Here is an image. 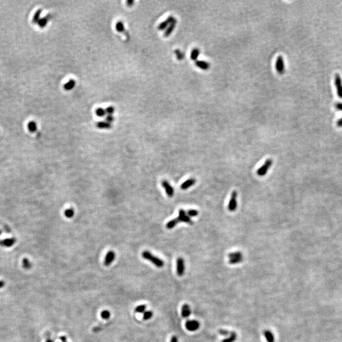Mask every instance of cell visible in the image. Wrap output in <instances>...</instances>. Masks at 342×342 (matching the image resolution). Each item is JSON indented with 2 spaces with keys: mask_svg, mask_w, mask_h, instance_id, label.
I'll list each match as a JSON object with an SVG mask.
<instances>
[{
  "mask_svg": "<svg viewBox=\"0 0 342 342\" xmlns=\"http://www.w3.org/2000/svg\"><path fill=\"white\" fill-rule=\"evenodd\" d=\"M142 257L145 259L150 261V262H151L154 265H155L156 267H157L158 268H161L163 267L164 262L162 259L158 258V257L152 254V253L149 251L145 250L144 252H143Z\"/></svg>",
  "mask_w": 342,
  "mask_h": 342,
  "instance_id": "1",
  "label": "cell"
},
{
  "mask_svg": "<svg viewBox=\"0 0 342 342\" xmlns=\"http://www.w3.org/2000/svg\"><path fill=\"white\" fill-rule=\"evenodd\" d=\"M272 164V160L271 159H267L265 163L257 171V174L259 176H265L271 167Z\"/></svg>",
  "mask_w": 342,
  "mask_h": 342,
  "instance_id": "2",
  "label": "cell"
},
{
  "mask_svg": "<svg viewBox=\"0 0 342 342\" xmlns=\"http://www.w3.org/2000/svg\"><path fill=\"white\" fill-rule=\"evenodd\" d=\"M176 272L179 276H183L185 272V262L182 257H178L176 260Z\"/></svg>",
  "mask_w": 342,
  "mask_h": 342,
  "instance_id": "3",
  "label": "cell"
},
{
  "mask_svg": "<svg viewBox=\"0 0 342 342\" xmlns=\"http://www.w3.org/2000/svg\"><path fill=\"white\" fill-rule=\"evenodd\" d=\"M237 192L236 191H233L231 193V199L229 200V204H228L227 209L230 212H234L237 208Z\"/></svg>",
  "mask_w": 342,
  "mask_h": 342,
  "instance_id": "4",
  "label": "cell"
},
{
  "mask_svg": "<svg viewBox=\"0 0 342 342\" xmlns=\"http://www.w3.org/2000/svg\"><path fill=\"white\" fill-rule=\"evenodd\" d=\"M200 323L196 320H188L185 323V327L189 331H195L199 329Z\"/></svg>",
  "mask_w": 342,
  "mask_h": 342,
  "instance_id": "5",
  "label": "cell"
},
{
  "mask_svg": "<svg viewBox=\"0 0 342 342\" xmlns=\"http://www.w3.org/2000/svg\"><path fill=\"white\" fill-rule=\"evenodd\" d=\"M178 219L179 222H184L186 223L189 224H193V222L188 215H186V212L183 209H180L179 211V216L177 217Z\"/></svg>",
  "mask_w": 342,
  "mask_h": 342,
  "instance_id": "6",
  "label": "cell"
},
{
  "mask_svg": "<svg viewBox=\"0 0 342 342\" xmlns=\"http://www.w3.org/2000/svg\"><path fill=\"white\" fill-rule=\"evenodd\" d=\"M335 84L336 88L337 94L340 98H342V80L340 75L336 74L335 77Z\"/></svg>",
  "mask_w": 342,
  "mask_h": 342,
  "instance_id": "7",
  "label": "cell"
},
{
  "mask_svg": "<svg viewBox=\"0 0 342 342\" xmlns=\"http://www.w3.org/2000/svg\"><path fill=\"white\" fill-rule=\"evenodd\" d=\"M172 23H177V20L174 17L171 16L169 17H168L166 20L163 21V22L160 23L158 25V29L159 30H163V29L168 27Z\"/></svg>",
  "mask_w": 342,
  "mask_h": 342,
  "instance_id": "8",
  "label": "cell"
},
{
  "mask_svg": "<svg viewBox=\"0 0 342 342\" xmlns=\"http://www.w3.org/2000/svg\"><path fill=\"white\" fill-rule=\"evenodd\" d=\"M115 259V253L113 251H109L105 255L104 259V265L105 266H109Z\"/></svg>",
  "mask_w": 342,
  "mask_h": 342,
  "instance_id": "9",
  "label": "cell"
},
{
  "mask_svg": "<svg viewBox=\"0 0 342 342\" xmlns=\"http://www.w3.org/2000/svg\"><path fill=\"white\" fill-rule=\"evenodd\" d=\"M276 69L277 72L280 74L285 72V63L281 56L278 57L276 63Z\"/></svg>",
  "mask_w": 342,
  "mask_h": 342,
  "instance_id": "10",
  "label": "cell"
},
{
  "mask_svg": "<svg viewBox=\"0 0 342 342\" xmlns=\"http://www.w3.org/2000/svg\"><path fill=\"white\" fill-rule=\"evenodd\" d=\"M162 186L163 187L165 191H166V194L168 196L172 197L173 196H174V189H173L172 186L169 184V183H168L167 181L164 180V181H162Z\"/></svg>",
  "mask_w": 342,
  "mask_h": 342,
  "instance_id": "11",
  "label": "cell"
},
{
  "mask_svg": "<svg viewBox=\"0 0 342 342\" xmlns=\"http://www.w3.org/2000/svg\"><path fill=\"white\" fill-rule=\"evenodd\" d=\"M191 315V308L187 303H185L181 307V315L183 318H188Z\"/></svg>",
  "mask_w": 342,
  "mask_h": 342,
  "instance_id": "12",
  "label": "cell"
},
{
  "mask_svg": "<svg viewBox=\"0 0 342 342\" xmlns=\"http://www.w3.org/2000/svg\"><path fill=\"white\" fill-rule=\"evenodd\" d=\"M16 242V239L14 238H7L3 240H0V246L10 247H12Z\"/></svg>",
  "mask_w": 342,
  "mask_h": 342,
  "instance_id": "13",
  "label": "cell"
},
{
  "mask_svg": "<svg viewBox=\"0 0 342 342\" xmlns=\"http://www.w3.org/2000/svg\"><path fill=\"white\" fill-rule=\"evenodd\" d=\"M195 183H196L195 179L190 178L186 181H185L181 185V189H183V190L187 189L189 187H191V186H192L195 184Z\"/></svg>",
  "mask_w": 342,
  "mask_h": 342,
  "instance_id": "14",
  "label": "cell"
},
{
  "mask_svg": "<svg viewBox=\"0 0 342 342\" xmlns=\"http://www.w3.org/2000/svg\"><path fill=\"white\" fill-rule=\"evenodd\" d=\"M264 335L267 342H275V338H274L273 333L270 330L265 329L264 331Z\"/></svg>",
  "mask_w": 342,
  "mask_h": 342,
  "instance_id": "15",
  "label": "cell"
},
{
  "mask_svg": "<svg viewBox=\"0 0 342 342\" xmlns=\"http://www.w3.org/2000/svg\"><path fill=\"white\" fill-rule=\"evenodd\" d=\"M195 64L198 67H199L202 70H208L210 68V64L205 61L196 60Z\"/></svg>",
  "mask_w": 342,
  "mask_h": 342,
  "instance_id": "16",
  "label": "cell"
},
{
  "mask_svg": "<svg viewBox=\"0 0 342 342\" xmlns=\"http://www.w3.org/2000/svg\"><path fill=\"white\" fill-rule=\"evenodd\" d=\"M75 85V81L73 79H71V80H69L68 82H67L66 84H64L63 87H64L65 90L69 91V90H72V89L74 87Z\"/></svg>",
  "mask_w": 342,
  "mask_h": 342,
  "instance_id": "17",
  "label": "cell"
},
{
  "mask_svg": "<svg viewBox=\"0 0 342 342\" xmlns=\"http://www.w3.org/2000/svg\"><path fill=\"white\" fill-rule=\"evenodd\" d=\"M237 338V335L235 332L230 333L229 336L227 338L223 340L221 342H234Z\"/></svg>",
  "mask_w": 342,
  "mask_h": 342,
  "instance_id": "18",
  "label": "cell"
},
{
  "mask_svg": "<svg viewBox=\"0 0 342 342\" xmlns=\"http://www.w3.org/2000/svg\"><path fill=\"white\" fill-rule=\"evenodd\" d=\"M179 222L178 221V219L177 218H176L174 219H172V220H171L170 221H168L167 224H166V227L167 229H172V228H174L177 224H178Z\"/></svg>",
  "mask_w": 342,
  "mask_h": 342,
  "instance_id": "19",
  "label": "cell"
},
{
  "mask_svg": "<svg viewBox=\"0 0 342 342\" xmlns=\"http://www.w3.org/2000/svg\"><path fill=\"white\" fill-rule=\"evenodd\" d=\"M96 125L100 129H110L112 127L111 124L107 122H99Z\"/></svg>",
  "mask_w": 342,
  "mask_h": 342,
  "instance_id": "20",
  "label": "cell"
},
{
  "mask_svg": "<svg viewBox=\"0 0 342 342\" xmlns=\"http://www.w3.org/2000/svg\"><path fill=\"white\" fill-rule=\"evenodd\" d=\"M176 24V23H172V24H171L169 25V26H168L167 27V30L166 31V32H165V33H164V36H165L167 37V36H169L173 32V31H174V29H175Z\"/></svg>",
  "mask_w": 342,
  "mask_h": 342,
  "instance_id": "21",
  "label": "cell"
},
{
  "mask_svg": "<svg viewBox=\"0 0 342 342\" xmlns=\"http://www.w3.org/2000/svg\"><path fill=\"white\" fill-rule=\"evenodd\" d=\"M228 257H229V259H235V258H240V257H243V255H242V252H234L229 253V255H228Z\"/></svg>",
  "mask_w": 342,
  "mask_h": 342,
  "instance_id": "22",
  "label": "cell"
},
{
  "mask_svg": "<svg viewBox=\"0 0 342 342\" xmlns=\"http://www.w3.org/2000/svg\"><path fill=\"white\" fill-rule=\"evenodd\" d=\"M200 54V49L198 48H195L192 50L191 53V58L193 60H196Z\"/></svg>",
  "mask_w": 342,
  "mask_h": 342,
  "instance_id": "23",
  "label": "cell"
},
{
  "mask_svg": "<svg viewBox=\"0 0 342 342\" xmlns=\"http://www.w3.org/2000/svg\"><path fill=\"white\" fill-rule=\"evenodd\" d=\"M22 265H23V267L25 269L29 270L32 267V264L30 262V261L29 260V259L27 258H24L22 260Z\"/></svg>",
  "mask_w": 342,
  "mask_h": 342,
  "instance_id": "24",
  "label": "cell"
},
{
  "mask_svg": "<svg viewBox=\"0 0 342 342\" xmlns=\"http://www.w3.org/2000/svg\"><path fill=\"white\" fill-rule=\"evenodd\" d=\"M28 129L32 133H34L37 130V124L35 122L31 121L28 124Z\"/></svg>",
  "mask_w": 342,
  "mask_h": 342,
  "instance_id": "25",
  "label": "cell"
},
{
  "mask_svg": "<svg viewBox=\"0 0 342 342\" xmlns=\"http://www.w3.org/2000/svg\"><path fill=\"white\" fill-rule=\"evenodd\" d=\"M146 309V306L145 305H138L137 306L136 308H135L134 309V312H136V313H144L145 312V310Z\"/></svg>",
  "mask_w": 342,
  "mask_h": 342,
  "instance_id": "26",
  "label": "cell"
},
{
  "mask_svg": "<svg viewBox=\"0 0 342 342\" xmlns=\"http://www.w3.org/2000/svg\"><path fill=\"white\" fill-rule=\"evenodd\" d=\"M153 312L151 311V310H148V311H146L144 312V313H143V318L145 320H148V319H151L152 317H153Z\"/></svg>",
  "mask_w": 342,
  "mask_h": 342,
  "instance_id": "27",
  "label": "cell"
},
{
  "mask_svg": "<svg viewBox=\"0 0 342 342\" xmlns=\"http://www.w3.org/2000/svg\"><path fill=\"white\" fill-rule=\"evenodd\" d=\"M101 318H103L105 320L108 319L110 318V312L107 310H103L102 312H101Z\"/></svg>",
  "mask_w": 342,
  "mask_h": 342,
  "instance_id": "28",
  "label": "cell"
},
{
  "mask_svg": "<svg viewBox=\"0 0 342 342\" xmlns=\"http://www.w3.org/2000/svg\"><path fill=\"white\" fill-rule=\"evenodd\" d=\"M64 214L65 215V217H67V218H72L74 215V210L72 209H67L65 211Z\"/></svg>",
  "mask_w": 342,
  "mask_h": 342,
  "instance_id": "29",
  "label": "cell"
},
{
  "mask_svg": "<svg viewBox=\"0 0 342 342\" xmlns=\"http://www.w3.org/2000/svg\"><path fill=\"white\" fill-rule=\"evenodd\" d=\"M115 27H116V29H117L118 32H124V25L123 22H118L116 24Z\"/></svg>",
  "mask_w": 342,
  "mask_h": 342,
  "instance_id": "30",
  "label": "cell"
},
{
  "mask_svg": "<svg viewBox=\"0 0 342 342\" xmlns=\"http://www.w3.org/2000/svg\"><path fill=\"white\" fill-rule=\"evenodd\" d=\"M96 114L98 117H102L105 115V114H106V111H105V110H104L103 108H99L96 110Z\"/></svg>",
  "mask_w": 342,
  "mask_h": 342,
  "instance_id": "31",
  "label": "cell"
},
{
  "mask_svg": "<svg viewBox=\"0 0 342 342\" xmlns=\"http://www.w3.org/2000/svg\"><path fill=\"white\" fill-rule=\"evenodd\" d=\"M186 214L189 217H195L198 215V211L195 209H191L188 210Z\"/></svg>",
  "mask_w": 342,
  "mask_h": 342,
  "instance_id": "32",
  "label": "cell"
},
{
  "mask_svg": "<svg viewBox=\"0 0 342 342\" xmlns=\"http://www.w3.org/2000/svg\"><path fill=\"white\" fill-rule=\"evenodd\" d=\"M48 22V19L46 18H43V19H41L39 21H38V24H39V27H41V28L44 27L46 24H47Z\"/></svg>",
  "mask_w": 342,
  "mask_h": 342,
  "instance_id": "33",
  "label": "cell"
},
{
  "mask_svg": "<svg viewBox=\"0 0 342 342\" xmlns=\"http://www.w3.org/2000/svg\"><path fill=\"white\" fill-rule=\"evenodd\" d=\"M242 260H243V257H240V258L231 259L229 260V263L230 264H237L238 263H240Z\"/></svg>",
  "mask_w": 342,
  "mask_h": 342,
  "instance_id": "34",
  "label": "cell"
},
{
  "mask_svg": "<svg viewBox=\"0 0 342 342\" xmlns=\"http://www.w3.org/2000/svg\"><path fill=\"white\" fill-rule=\"evenodd\" d=\"M41 10H37L36 12V14H34V17H33V22H34V23L38 22V21L40 20L39 16L41 15Z\"/></svg>",
  "mask_w": 342,
  "mask_h": 342,
  "instance_id": "35",
  "label": "cell"
},
{
  "mask_svg": "<svg viewBox=\"0 0 342 342\" xmlns=\"http://www.w3.org/2000/svg\"><path fill=\"white\" fill-rule=\"evenodd\" d=\"M175 53H176V56L177 58L179 59V60H182L183 58H184V54L183 53H182L181 52L180 50H176L175 51Z\"/></svg>",
  "mask_w": 342,
  "mask_h": 342,
  "instance_id": "36",
  "label": "cell"
},
{
  "mask_svg": "<svg viewBox=\"0 0 342 342\" xmlns=\"http://www.w3.org/2000/svg\"><path fill=\"white\" fill-rule=\"evenodd\" d=\"M105 111H106V113H107L108 115H112L114 111H115V109L113 107H109L105 110Z\"/></svg>",
  "mask_w": 342,
  "mask_h": 342,
  "instance_id": "37",
  "label": "cell"
},
{
  "mask_svg": "<svg viewBox=\"0 0 342 342\" xmlns=\"http://www.w3.org/2000/svg\"><path fill=\"white\" fill-rule=\"evenodd\" d=\"M106 120L107 122H108V123L110 124L111 122H112L114 120V118L112 116V115H108L106 117Z\"/></svg>",
  "mask_w": 342,
  "mask_h": 342,
  "instance_id": "38",
  "label": "cell"
},
{
  "mask_svg": "<svg viewBox=\"0 0 342 342\" xmlns=\"http://www.w3.org/2000/svg\"><path fill=\"white\" fill-rule=\"evenodd\" d=\"M219 333H220L221 335H224V336L228 335L229 334H230V333L229 331H227V330H225V329H221V330H219Z\"/></svg>",
  "mask_w": 342,
  "mask_h": 342,
  "instance_id": "39",
  "label": "cell"
},
{
  "mask_svg": "<svg viewBox=\"0 0 342 342\" xmlns=\"http://www.w3.org/2000/svg\"><path fill=\"white\" fill-rule=\"evenodd\" d=\"M336 108L339 110L342 111V103H338L336 104Z\"/></svg>",
  "mask_w": 342,
  "mask_h": 342,
  "instance_id": "40",
  "label": "cell"
},
{
  "mask_svg": "<svg viewBox=\"0 0 342 342\" xmlns=\"http://www.w3.org/2000/svg\"><path fill=\"white\" fill-rule=\"evenodd\" d=\"M170 342H178V339H177V336H172L171 337V339Z\"/></svg>",
  "mask_w": 342,
  "mask_h": 342,
  "instance_id": "41",
  "label": "cell"
},
{
  "mask_svg": "<svg viewBox=\"0 0 342 342\" xmlns=\"http://www.w3.org/2000/svg\"><path fill=\"white\" fill-rule=\"evenodd\" d=\"M337 125L338 126V127H340V128H342V118H341V119L340 120H338V122H337Z\"/></svg>",
  "mask_w": 342,
  "mask_h": 342,
  "instance_id": "42",
  "label": "cell"
},
{
  "mask_svg": "<svg viewBox=\"0 0 342 342\" xmlns=\"http://www.w3.org/2000/svg\"><path fill=\"white\" fill-rule=\"evenodd\" d=\"M60 339L62 341V342H66L67 341V337L65 336H60Z\"/></svg>",
  "mask_w": 342,
  "mask_h": 342,
  "instance_id": "43",
  "label": "cell"
},
{
  "mask_svg": "<svg viewBox=\"0 0 342 342\" xmlns=\"http://www.w3.org/2000/svg\"><path fill=\"white\" fill-rule=\"evenodd\" d=\"M4 286H5V282L3 281H0V288H3Z\"/></svg>",
  "mask_w": 342,
  "mask_h": 342,
  "instance_id": "44",
  "label": "cell"
},
{
  "mask_svg": "<svg viewBox=\"0 0 342 342\" xmlns=\"http://www.w3.org/2000/svg\"><path fill=\"white\" fill-rule=\"evenodd\" d=\"M133 3H134V1H127V4H128L129 6H131L132 5H133Z\"/></svg>",
  "mask_w": 342,
  "mask_h": 342,
  "instance_id": "45",
  "label": "cell"
},
{
  "mask_svg": "<svg viewBox=\"0 0 342 342\" xmlns=\"http://www.w3.org/2000/svg\"><path fill=\"white\" fill-rule=\"evenodd\" d=\"M46 342H54V341H53V340H52V339H50V338H48V339H47V340H46Z\"/></svg>",
  "mask_w": 342,
  "mask_h": 342,
  "instance_id": "46",
  "label": "cell"
},
{
  "mask_svg": "<svg viewBox=\"0 0 342 342\" xmlns=\"http://www.w3.org/2000/svg\"><path fill=\"white\" fill-rule=\"evenodd\" d=\"M1 231H0V234H1Z\"/></svg>",
  "mask_w": 342,
  "mask_h": 342,
  "instance_id": "47",
  "label": "cell"
},
{
  "mask_svg": "<svg viewBox=\"0 0 342 342\" xmlns=\"http://www.w3.org/2000/svg\"><path fill=\"white\" fill-rule=\"evenodd\" d=\"M66 342H67V341H66Z\"/></svg>",
  "mask_w": 342,
  "mask_h": 342,
  "instance_id": "48",
  "label": "cell"
}]
</instances>
